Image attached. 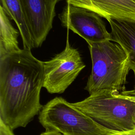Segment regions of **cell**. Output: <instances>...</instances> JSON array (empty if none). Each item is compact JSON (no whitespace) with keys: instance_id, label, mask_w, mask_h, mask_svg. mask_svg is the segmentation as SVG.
<instances>
[{"instance_id":"1","label":"cell","mask_w":135,"mask_h":135,"mask_svg":"<svg viewBox=\"0 0 135 135\" xmlns=\"http://www.w3.org/2000/svg\"><path fill=\"white\" fill-rule=\"evenodd\" d=\"M43 62L23 49L0 59V121L12 130L25 127L40 112Z\"/></svg>"},{"instance_id":"2","label":"cell","mask_w":135,"mask_h":135,"mask_svg":"<svg viewBox=\"0 0 135 135\" xmlns=\"http://www.w3.org/2000/svg\"><path fill=\"white\" fill-rule=\"evenodd\" d=\"M92 69L85 87L90 94L99 91H123L130 70L128 55L111 41L88 44Z\"/></svg>"},{"instance_id":"3","label":"cell","mask_w":135,"mask_h":135,"mask_svg":"<svg viewBox=\"0 0 135 135\" xmlns=\"http://www.w3.org/2000/svg\"><path fill=\"white\" fill-rule=\"evenodd\" d=\"M72 103L116 135L135 133V99L121 92L99 91Z\"/></svg>"},{"instance_id":"4","label":"cell","mask_w":135,"mask_h":135,"mask_svg":"<svg viewBox=\"0 0 135 135\" xmlns=\"http://www.w3.org/2000/svg\"><path fill=\"white\" fill-rule=\"evenodd\" d=\"M38 120L45 130L62 135H116L62 97L43 105Z\"/></svg>"},{"instance_id":"5","label":"cell","mask_w":135,"mask_h":135,"mask_svg":"<svg viewBox=\"0 0 135 135\" xmlns=\"http://www.w3.org/2000/svg\"><path fill=\"white\" fill-rule=\"evenodd\" d=\"M43 88L52 94L63 93L85 66L79 51L70 46L68 37L64 50L43 62Z\"/></svg>"},{"instance_id":"6","label":"cell","mask_w":135,"mask_h":135,"mask_svg":"<svg viewBox=\"0 0 135 135\" xmlns=\"http://www.w3.org/2000/svg\"><path fill=\"white\" fill-rule=\"evenodd\" d=\"M62 25L82 37L88 44L111 41L102 17L90 10L67 4L59 16Z\"/></svg>"},{"instance_id":"7","label":"cell","mask_w":135,"mask_h":135,"mask_svg":"<svg viewBox=\"0 0 135 135\" xmlns=\"http://www.w3.org/2000/svg\"><path fill=\"white\" fill-rule=\"evenodd\" d=\"M61 0H21L34 48L40 47L52 28L55 6Z\"/></svg>"},{"instance_id":"8","label":"cell","mask_w":135,"mask_h":135,"mask_svg":"<svg viewBox=\"0 0 135 135\" xmlns=\"http://www.w3.org/2000/svg\"><path fill=\"white\" fill-rule=\"evenodd\" d=\"M66 3L93 11L107 20L135 22V0H66Z\"/></svg>"},{"instance_id":"9","label":"cell","mask_w":135,"mask_h":135,"mask_svg":"<svg viewBox=\"0 0 135 135\" xmlns=\"http://www.w3.org/2000/svg\"><path fill=\"white\" fill-rule=\"evenodd\" d=\"M107 21L111 29V41L119 44L128 55L135 80V22L113 19Z\"/></svg>"},{"instance_id":"10","label":"cell","mask_w":135,"mask_h":135,"mask_svg":"<svg viewBox=\"0 0 135 135\" xmlns=\"http://www.w3.org/2000/svg\"><path fill=\"white\" fill-rule=\"evenodd\" d=\"M5 13L13 20L18 29L24 49L34 48L32 35L28 25L24 11L21 0H1Z\"/></svg>"},{"instance_id":"11","label":"cell","mask_w":135,"mask_h":135,"mask_svg":"<svg viewBox=\"0 0 135 135\" xmlns=\"http://www.w3.org/2000/svg\"><path fill=\"white\" fill-rule=\"evenodd\" d=\"M19 33L0 6V59L21 50L18 46Z\"/></svg>"},{"instance_id":"12","label":"cell","mask_w":135,"mask_h":135,"mask_svg":"<svg viewBox=\"0 0 135 135\" xmlns=\"http://www.w3.org/2000/svg\"><path fill=\"white\" fill-rule=\"evenodd\" d=\"M0 135H15L13 131L0 121Z\"/></svg>"},{"instance_id":"13","label":"cell","mask_w":135,"mask_h":135,"mask_svg":"<svg viewBox=\"0 0 135 135\" xmlns=\"http://www.w3.org/2000/svg\"><path fill=\"white\" fill-rule=\"evenodd\" d=\"M121 93H122L123 95L128 96L133 99H135V86L134 88L130 90H126V91H123L121 92Z\"/></svg>"},{"instance_id":"14","label":"cell","mask_w":135,"mask_h":135,"mask_svg":"<svg viewBox=\"0 0 135 135\" xmlns=\"http://www.w3.org/2000/svg\"><path fill=\"white\" fill-rule=\"evenodd\" d=\"M40 135H62V134L61 133L56 132L45 130L44 132H42Z\"/></svg>"},{"instance_id":"15","label":"cell","mask_w":135,"mask_h":135,"mask_svg":"<svg viewBox=\"0 0 135 135\" xmlns=\"http://www.w3.org/2000/svg\"><path fill=\"white\" fill-rule=\"evenodd\" d=\"M129 135H135V133H134V134H129Z\"/></svg>"},{"instance_id":"16","label":"cell","mask_w":135,"mask_h":135,"mask_svg":"<svg viewBox=\"0 0 135 135\" xmlns=\"http://www.w3.org/2000/svg\"><path fill=\"white\" fill-rule=\"evenodd\" d=\"M117 135H118V134H117Z\"/></svg>"}]
</instances>
